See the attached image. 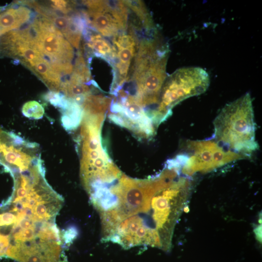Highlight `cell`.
<instances>
[{
	"instance_id": "1",
	"label": "cell",
	"mask_w": 262,
	"mask_h": 262,
	"mask_svg": "<svg viewBox=\"0 0 262 262\" xmlns=\"http://www.w3.org/2000/svg\"><path fill=\"white\" fill-rule=\"evenodd\" d=\"M180 189L160 174L137 180L125 175L103 186L92 203L100 213L103 238L129 248L162 247L179 214Z\"/></svg>"
},
{
	"instance_id": "2",
	"label": "cell",
	"mask_w": 262,
	"mask_h": 262,
	"mask_svg": "<svg viewBox=\"0 0 262 262\" xmlns=\"http://www.w3.org/2000/svg\"><path fill=\"white\" fill-rule=\"evenodd\" d=\"M156 36L138 44L133 71L126 89L139 101L145 111L156 108L167 77L168 48Z\"/></svg>"
},
{
	"instance_id": "3",
	"label": "cell",
	"mask_w": 262,
	"mask_h": 262,
	"mask_svg": "<svg viewBox=\"0 0 262 262\" xmlns=\"http://www.w3.org/2000/svg\"><path fill=\"white\" fill-rule=\"evenodd\" d=\"M213 126V139L224 147L247 158L258 149L249 93L226 104L215 118Z\"/></svg>"
},
{
	"instance_id": "4",
	"label": "cell",
	"mask_w": 262,
	"mask_h": 262,
	"mask_svg": "<svg viewBox=\"0 0 262 262\" xmlns=\"http://www.w3.org/2000/svg\"><path fill=\"white\" fill-rule=\"evenodd\" d=\"M210 84L207 72L199 67L179 68L167 77L158 105L149 118L158 127L172 114V108L181 101L205 92Z\"/></svg>"
},
{
	"instance_id": "5",
	"label": "cell",
	"mask_w": 262,
	"mask_h": 262,
	"mask_svg": "<svg viewBox=\"0 0 262 262\" xmlns=\"http://www.w3.org/2000/svg\"><path fill=\"white\" fill-rule=\"evenodd\" d=\"M183 150L173 160L180 171L186 175L209 172L247 158L224 147L213 138L188 140Z\"/></svg>"
},
{
	"instance_id": "6",
	"label": "cell",
	"mask_w": 262,
	"mask_h": 262,
	"mask_svg": "<svg viewBox=\"0 0 262 262\" xmlns=\"http://www.w3.org/2000/svg\"><path fill=\"white\" fill-rule=\"evenodd\" d=\"M29 27L44 57L62 77L71 74L73 69V49L60 31L51 22L40 16Z\"/></svg>"
},
{
	"instance_id": "7",
	"label": "cell",
	"mask_w": 262,
	"mask_h": 262,
	"mask_svg": "<svg viewBox=\"0 0 262 262\" xmlns=\"http://www.w3.org/2000/svg\"><path fill=\"white\" fill-rule=\"evenodd\" d=\"M83 10L88 27L103 36L115 37L127 32L129 7L126 0H86Z\"/></svg>"
},
{
	"instance_id": "8",
	"label": "cell",
	"mask_w": 262,
	"mask_h": 262,
	"mask_svg": "<svg viewBox=\"0 0 262 262\" xmlns=\"http://www.w3.org/2000/svg\"><path fill=\"white\" fill-rule=\"evenodd\" d=\"M0 57L13 58L29 68L44 56L37 47L29 26L0 36Z\"/></svg>"
},
{
	"instance_id": "9",
	"label": "cell",
	"mask_w": 262,
	"mask_h": 262,
	"mask_svg": "<svg viewBox=\"0 0 262 262\" xmlns=\"http://www.w3.org/2000/svg\"><path fill=\"white\" fill-rule=\"evenodd\" d=\"M60 240L40 234L23 243L9 244L6 256L18 262H60Z\"/></svg>"
},
{
	"instance_id": "10",
	"label": "cell",
	"mask_w": 262,
	"mask_h": 262,
	"mask_svg": "<svg viewBox=\"0 0 262 262\" xmlns=\"http://www.w3.org/2000/svg\"><path fill=\"white\" fill-rule=\"evenodd\" d=\"M115 55L111 63L115 79L111 92L120 89L128 79V73L132 59L135 57L138 43L132 30L129 33H120L112 39Z\"/></svg>"
},
{
	"instance_id": "11",
	"label": "cell",
	"mask_w": 262,
	"mask_h": 262,
	"mask_svg": "<svg viewBox=\"0 0 262 262\" xmlns=\"http://www.w3.org/2000/svg\"><path fill=\"white\" fill-rule=\"evenodd\" d=\"M32 16L31 10L23 5L17 4L5 7L0 13V36L17 30L28 22Z\"/></svg>"
},
{
	"instance_id": "12",
	"label": "cell",
	"mask_w": 262,
	"mask_h": 262,
	"mask_svg": "<svg viewBox=\"0 0 262 262\" xmlns=\"http://www.w3.org/2000/svg\"><path fill=\"white\" fill-rule=\"evenodd\" d=\"M29 69L37 76L51 91L60 92L62 76L44 57L38 60Z\"/></svg>"
},
{
	"instance_id": "13",
	"label": "cell",
	"mask_w": 262,
	"mask_h": 262,
	"mask_svg": "<svg viewBox=\"0 0 262 262\" xmlns=\"http://www.w3.org/2000/svg\"><path fill=\"white\" fill-rule=\"evenodd\" d=\"M82 35L87 41L88 48L91 50L95 56L104 58L111 62L115 55V50L109 41L98 33H93L89 27L83 31Z\"/></svg>"
},
{
	"instance_id": "14",
	"label": "cell",
	"mask_w": 262,
	"mask_h": 262,
	"mask_svg": "<svg viewBox=\"0 0 262 262\" xmlns=\"http://www.w3.org/2000/svg\"><path fill=\"white\" fill-rule=\"evenodd\" d=\"M61 121L66 131H73L80 125L83 114L82 107L73 99L69 98V102L66 109L62 110Z\"/></svg>"
},
{
	"instance_id": "15",
	"label": "cell",
	"mask_w": 262,
	"mask_h": 262,
	"mask_svg": "<svg viewBox=\"0 0 262 262\" xmlns=\"http://www.w3.org/2000/svg\"><path fill=\"white\" fill-rule=\"evenodd\" d=\"M44 112L43 107L35 100L26 102L22 108V113L24 116L35 119L41 118Z\"/></svg>"
},
{
	"instance_id": "16",
	"label": "cell",
	"mask_w": 262,
	"mask_h": 262,
	"mask_svg": "<svg viewBox=\"0 0 262 262\" xmlns=\"http://www.w3.org/2000/svg\"><path fill=\"white\" fill-rule=\"evenodd\" d=\"M44 99L55 107L64 110L68 106L69 98L60 92L51 91L47 93L44 96Z\"/></svg>"
},
{
	"instance_id": "17",
	"label": "cell",
	"mask_w": 262,
	"mask_h": 262,
	"mask_svg": "<svg viewBox=\"0 0 262 262\" xmlns=\"http://www.w3.org/2000/svg\"><path fill=\"white\" fill-rule=\"evenodd\" d=\"M9 243V236L0 233V257L6 256Z\"/></svg>"
},
{
	"instance_id": "18",
	"label": "cell",
	"mask_w": 262,
	"mask_h": 262,
	"mask_svg": "<svg viewBox=\"0 0 262 262\" xmlns=\"http://www.w3.org/2000/svg\"><path fill=\"white\" fill-rule=\"evenodd\" d=\"M110 119L115 124L129 129L130 128L129 122L123 116L118 115L111 114L109 115Z\"/></svg>"
},
{
	"instance_id": "19",
	"label": "cell",
	"mask_w": 262,
	"mask_h": 262,
	"mask_svg": "<svg viewBox=\"0 0 262 262\" xmlns=\"http://www.w3.org/2000/svg\"><path fill=\"white\" fill-rule=\"evenodd\" d=\"M5 7H0V13L4 9Z\"/></svg>"
}]
</instances>
